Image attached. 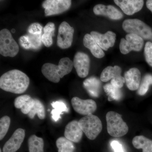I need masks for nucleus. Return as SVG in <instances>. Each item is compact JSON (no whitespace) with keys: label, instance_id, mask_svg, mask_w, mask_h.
<instances>
[{"label":"nucleus","instance_id":"35","mask_svg":"<svg viewBox=\"0 0 152 152\" xmlns=\"http://www.w3.org/2000/svg\"><path fill=\"white\" fill-rule=\"evenodd\" d=\"M124 83H125L124 77L121 76L112 79L110 82L111 84L119 89H121L122 88Z\"/></svg>","mask_w":152,"mask_h":152},{"label":"nucleus","instance_id":"38","mask_svg":"<svg viewBox=\"0 0 152 152\" xmlns=\"http://www.w3.org/2000/svg\"><path fill=\"white\" fill-rule=\"evenodd\" d=\"M12 33H15V30L14 29H12Z\"/></svg>","mask_w":152,"mask_h":152},{"label":"nucleus","instance_id":"18","mask_svg":"<svg viewBox=\"0 0 152 152\" xmlns=\"http://www.w3.org/2000/svg\"><path fill=\"white\" fill-rule=\"evenodd\" d=\"M34 99L28 95H23L16 98L14 105L17 109H20L22 113L28 114L34 104Z\"/></svg>","mask_w":152,"mask_h":152},{"label":"nucleus","instance_id":"5","mask_svg":"<svg viewBox=\"0 0 152 152\" xmlns=\"http://www.w3.org/2000/svg\"><path fill=\"white\" fill-rule=\"evenodd\" d=\"M126 32L134 34L145 39H152V30L148 25L139 19H127L123 23Z\"/></svg>","mask_w":152,"mask_h":152},{"label":"nucleus","instance_id":"33","mask_svg":"<svg viewBox=\"0 0 152 152\" xmlns=\"http://www.w3.org/2000/svg\"><path fill=\"white\" fill-rule=\"evenodd\" d=\"M42 26L39 23H34L28 28V32L33 34H42Z\"/></svg>","mask_w":152,"mask_h":152},{"label":"nucleus","instance_id":"36","mask_svg":"<svg viewBox=\"0 0 152 152\" xmlns=\"http://www.w3.org/2000/svg\"><path fill=\"white\" fill-rule=\"evenodd\" d=\"M110 145L114 152H125L122 145L118 141L113 140Z\"/></svg>","mask_w":152,"mask_h":152},{"label":"nucleus","instance_id":"26","mask_svg":"<svg viewBox=\"0 0 152 152\" xmlns=\"http://www.w3.org/2000/svg\"><path fill=\"white\" fill-rule=\"evenodd\" d=\"M34 104L28 114V116L30 118L33 119L35 115H37L40 119L43 120L46 116L45 109L43 104L38 99H34Z\"/></svg>","mask_w":152,"mask_h":152},{"label":"nucleus","instance_id":"12","mask_svg":"<svg viewBox=\"0 0 152 152\" xmlns=\"http://www.w3.org/2000/svg\"><path fill=\"white\" fill-rule=\"evenodd\" d=\"M25 131L19 128L15 131L13 134L4 145L3 152H16L20 148L25 137Z\"/></svg>","mask_w":152,"mask_h":152},{"label":"nucleus","instance_id":"2","mask_svg":"<svg viewBox=\"0 0 152 152\" xmlns=\"http://www.w3.org/2000/svg\"><path fill=\"white\" fill-rule=\"evenodd\" d=\"M73 66V62L66 57L60 60L58 65L49 63L44 64L42 66V72L50 81L58 83L60 79L71 72Z\"/></svg>","mask_w":152,"mask_h":152},{"label":"nucleus","instance_id":"37","mask_svg":"<svg viewBox=\"0 0 152 152\" xmlns=\"http://www.w3.org/2000/svg\"><path fill=\"white\" fill-rule=\"evenodd\" d=\"M146 6L148 9L152 13V0L147 1Z\"/></svg>","mask_w":152,"mask_h":152},{"label":"nucleus","instance_id":"20","mask_svg":"<svg viewBox=\"0 0 152 152\" xmlns=\"http://www.w3.org/2000/svg\"><path fill=\"white\" fill-rule=\"evenodd\" d=\"M84 87L91 96L97 97L100 92L101 83L95 77H91L83 82Z\"/></svg>","mask_w":152,"mask_h":152},{"label":"nucleus","instance_id":"13","mask_svg":"<svg viewBox=\"0 0 152 152\" xmlns=\"http://www.w3.org/2000/svg\"><path fill=\"white\" fill-rule=\"evenodd\" d=\"M91 35L102 50L107 51L115 45L116 35L113 32L108 31L102 34L96 31H92Z\"/></svg>","mask_w":152,"mask_h":152},{"label":"nucleus","instance_id":"25","mask_svg":"<svg viewBox=\"0 0 152 152\" xmlns=\"http://www.w3.org/2000/svg\"><path fill=\"white\" fill-rule=\"evenodd\" d=\"M29 152H44V142L42 138L35 135L31 136L28 140Z\"/></svg>","mask_w":152,"mask_h":152},{"label":"nucleus","instance_id":"6","mask_svg":"<svg viewBox=\"0 0 152 152\" xmlns=\"http://www.w3.org/2000/svg\"><path fill=\"white\" fill-rule=\"evenodd\" d=\"M19 51L18 45L7 29L0 31V54L4 57H14Z\"/></svg>","mask_w":152,"mask_h":152},{"label":"nucleus","instance_id":"1","mask_svg":"<svg viewBox=\"0 0 152 152\" xmlns=\"http://www.w3.org/2000/svg\"><path fill=\"white\" fill-rule=\"evenodd\" d=\"M30 84V79L24 73L14 69L3 74L0 78L1 89L15 94L24 93Z\"/></svg>","mask_w":152,"mask_h":152},{"label":"nucleus","instance_id":"19","mask_svg":"<svg viewBox=\"0 0 152 152\" xmlns=\"http://www.w3.org/2000/svg\"><path fill=\"white\" fill-rule=\"evenodd\" d=\"M83 43L85 47L89 49L93 56L96 58H101L104 56V53L91 34L85 35Z\"/></svg>","mask_w":152,"mask_h":152},{"label":"nucleus","instance_id":"4","mask_svg":"<svg viewBox=\"0 0 152 152\" xmlns=\"http://www.w3.org/2000/svg\"><path fill=\"white\" fill-rule=\"evenodd\" d=\"M80 127L90 140H94L102 130V124L99 117L91 114L83 117L79 121Z\"/></svg>","mask_w":152,"mask_h":152},{"label":"nucleus","instance_id":"23","mask_svg":"<svg viewBox=\"0 0 152 152\" xmlns=\"http://www.w3.org/2000/svg\"><path fill=\"white\" fill-rule=\"evenodd\" d=\"M121 69L119 66L113 67L109 66L103 70L101 75L100 79L102 81L107 82L112 79L120 77L121 73Z\"/></svg>","mask_w":152,"mask_h":152},{"label":"nucleus","instance_id":"11","mask_svg":"<svg viewBox=\"0 0 152 152\" xmlns=\"http://www.w3.org/2000/svg\"><path fill=\"white\" fill-rule=\"evenodd\" d=\"M73 65L79 77L81 78L86 77L89 72V57L85 53L78 52L74 57Z\"/></svg>","mask_w":152,"mask_h":152},{"label":"nucleus","instance_id":"24","mask_svg":"<svg viewBox=\"0 0 152 152\" xmlns=\"http://www.w3.org/2000/svg\"><path fill=\"white\" fill-rule=\"evenodd\" d=\"M51 105L54 109L52 110L51 114L52 118L55 122L58 121L61 118V115L62 114L63 112L68 113L69 111L67 106L64 101L59 100L53 102Z\"/></svg>","mask_w":152,"mask_h":152},{"label":"nucleus","instance_id":"17","mask_svg":"<svg viewBox=\"0 0 152 152\" xmlns=\"http://www.w3.org/2000/svg\"><path fill=\"white\" fill-rule=\"evenodd\" d=\"M141 75L138 69L132 68L125 73V83L128 88L131 91L138 89L140 84Z\"/></svg>","mask_w":152,"mask_h":152},{"label":"nucleus","instance_id":"3","mask_svg":"<svg viewBox=\"0 0 152 152\" xmlns=\"http://www.w3.org/2000/svg\"><path fill=\"white\" fill-rule=\"evenodd\" d=\"M107 130L110 135L120 137L125 135L129 131L127 124L124 121L121 115L113 111L106 114Z\"/></svg>","mask_w":152,"mask_h":152},{"label":"nucleus","instance_id":"30","mask_svg":"<svg viewBox=\"0 0 152 152\" xmlns=\"http://www.w3.org/2000/svg\"><path fill=\"white\" fill-rule=\"evenodd\" d=\"M11 120L8 116H5L0 120V140H1L4 137L8 131Z\"/></svg>","mask_w":152,"mask_h":152},{"label":"nucleus","instance_id":"10","mask_svg":"<svg viewBox=\"0 0 152 152\" xmlns=\"http://www.w3.org/2000/svg\"><path fill=\"white\" fill-rule=\"evenodd\" d=\"M71 102L75 111L83 115L92 114L97 109L96 103L92 99L83 100L75 97L72 99Z\"/></svg>","mask_w":152,"mask_h":152},{"label":"nucleus","instance_id":"29","mask_svg":"<svg viewBox=\"0 0 152 152\" xmlns=\"http://www.w3.org/2000/svg\"><path fill=\"white\" fill-rule=\"evenodd\" d=\"M152 85V75L147 74L142 79L138 89V94L140 96L145 94L149 89L150 85Z\"/></svg>","mask_w":152,"mask_h":152},{"label":"nucleus","instance_id":"39","mask_svg":"<svg viewBox=\"0 0 152 152\" xmlns=\"http://www.w3.org/2000/svg\"><path fill=\"white\" fill-rule=\"evenodd\" d=\"M0 152H2L1 150H0Z\"/></svg>","mask_w":152,"mask_h":152},{"label":"nucleus","instance_id":"15","mask_svg":"<svg viewBox=\"0 0 152 152\" xmlns=\"http://www.w3.org/2000/svg\"><path fill=\"white\" fill-rule=\"evenodd\" d=\"M93 11L97 15L104 16L112 20H119L123 17L121 12L112 5L97 4L94 7Z\"/></svg>","mask_w":152,"mask_h":152},{"label":"nucleus","instance_id":"32","mask_svg":"<svg viewBox=\"0 0 152 152\" xmlns=\"http://www.w3.org/2000/svg\"><path fill=\"white\" fill-rule=\"evenodd\" d=\"M144 54L147 63L152 67V43L148 42L145 44Z\"/></svg>","mask_w":152,"mask_h":152},{"label":"nucleus","instance_id":"31","mask_svg":"<svg viewBox=\"0 0 152 152\" xmlns=\"http://www.w3.org/2000/svg\"><path fill=\"white\" fill-rule=\"evenodd\" d=\"M27 35L29 39L31 45V49L37 50L41 48L42 43V34H33L28 33Z\"/></svg>","mask_w":152,"mask_h":152},{"label":"nucleus","instance_id":"34","mask_svg":"<svg viewBox=\"0 0 152 152\" xmlns=\"http://www.w3.org/2000/svg\"><path fill=\"white\" fill-rule=\"evenodd\" d=\"M19 42L22 47L26 50L31 49V45L29 39L27 35L22 36L19 39Z\"/></svg>","mask_w":152,"mask_h":152},{"label":"nucleus","instance_id":"27","mask_svg":"<svg viewBox=\"0 0 152 152\" xmlns=\"http://www.w3.org/2000/svg\"><path fill=\"white\" fill-rule=\"evenodd\" d=\"M56 145L58 148V152H74L75 150V145L73 142L65 137H61L57 139Z\"/></svg>","mask_w":152,"mask_h":152},{"label":"nucleus","instance_id":"9","mask_svg":"<svg viewBox=\"0 0 152 152\" xmlns=\"http://www.w3.org/2000/svg\"><path fill=\"white\" fill-rule=\"evenodd\" d=\"M74 28L68 23L63 22L58 28L57 44L61 49L69 48L72 45L73 40Z\"/></svg>","mask_w":152,"mask_h":152},{"label":"nucleus","instance_id":"21","mask_svg":"<svg viewBox=\"0 0 152 152\" xmlns=\"http://www.w3.org/2000/svg\"><path fill=\"white\" fill-rule=\"evenodd\" d=\"M132 144L136 149H142V152H152V140L145 136H136L133 139Z\"/></svg>","mask_w":152,"mask_h":152},{"label":"nucleus","instance_id":"22","mask_svg":"<svg viewBox=\"0 0 152 152\" xmlns=\"http://www.w3.org/2000/svg\"><path fill=\"white\" fill-rule=\"evenodd\" d=\"M55 25L49 22L43 28V34L42 36V42L45 46L49 48L53 45V37L54 36Z\"/></svg>","mask_w":152,"mask_h":152},{"label":"nucleus","instance_id":"8","mask_svg":"<svg viewBox=\"0 0 152 152\" xmlns=\"http://www.w3.org/2000/svg\"><path fill=\"white\" fill-rule=\"evenodd\" d=\"M70 0H46L44 1L42 6L45 9V16L61 14L70 7Z\"/></svg>","mask_w":152,"mask_h":152},{"label":"nucleus","instance_id":"28","mask_svg":"<svg viewBox=\"0 0 152 152\" xmlns=\"http://www.w3.org/2000/svg\"><path fill=\"white\" fill-rule=\"evenodd\" d=\"M104 90L108 96L109 101H118L122 97V93L121 89L113 86L111 83L107 84L104 86Z\"/></svg>","mask_w":152,"mask_h":152},{"label":"nucleus","instance_id":"14","mask_svg":"<svg viewBox=\"0 0 152 152\" xmlns=\"http://www.w3.org/2000/svg\"><path fill=\"white\" fill-rule=\"evenodd\" d=\"M114 2L128 15H132L140 11L144 3L142 0H115Z\"/></svg>","mask_w":152,"mask_h":152},{"label":"nucleus","instance_id":"16","mask_svg":"<svg viewBox=\"0 0 152 152\" xmlns=\"http://www.w3.org/2000/svg\"><path fill=\"white\" fill-rule=\"evenodd\" d=\"M83 131L80 127L79 121H73L66 126L65 129V137L71 141L78 143L80 141Z\"/></svg>","mask_w":152,"mask_h":152},{"label":"nucleus","instance_id":"7","mask_svg":"<svg viewBox=\"0 0 152 152\" xmlns=\"http://www.w3.org/2000/svg\"><path fill=\"white\" fill-rule=\"evenodd\" d=\"M144 45L143 39L134 34H128L126 39L122 38L120 44V50L123 54L129 53L132 51H140Z\"/></svg>","mask_w":152,"mask_h":152}]
</instances>
